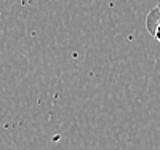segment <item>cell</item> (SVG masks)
Instances as JSON below:
<instances>
[{"label": "cell", "mask_w": 160, "mask_h": 150, "mask_svg": "<svg viewBox=\"0 0 160 150\" xmlns=\"http://www.w3.org/2000/svg\"><path fill=\"white\" fill-rule=\"evenodd\" d=\"M148 27H149V32L160 40V7L154 11L149 13V18H148Z\"/></svg>", "instance_id": "cell-1"}]
</instances>
